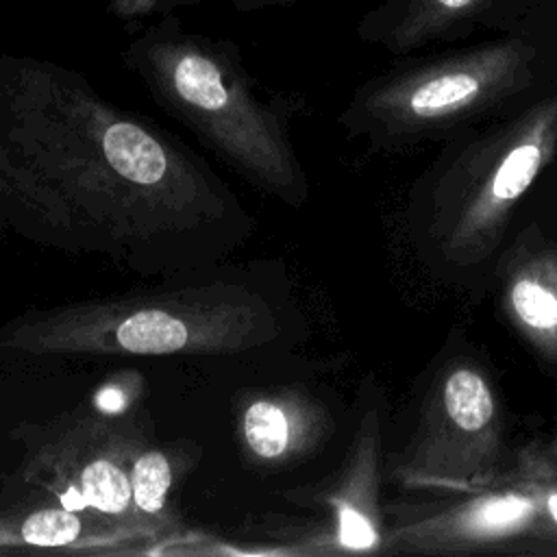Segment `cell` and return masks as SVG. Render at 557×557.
<instances>
[{"instance_id": "cell-6", "label": "cell", "mask_w": 557, "mask_h": 557, "mask_svg": "<svg viewBox=\"0 0 557 557\" xmlns=\"http://www.w3.org/2000/svg\"><path fill=\"white\" fill-rule=\"evenodd\" d=\"M24 448L20 476L50 492L63 507L141 527L131 498V468L152 440L131 411L78 407L44 424H17Z\"/></svg>"}, {"instance_id": "cell-9", "label": "cell", "mask_w": 557, "mask_h": 557, "mask_svg": "<svg viewBox=\"0 0 557 557\" xmlns=\"http://www.w3.org/2000/svg\"><path fill=\"white\" fill-rule=\"evenodd\" d=\"M381 416L376 407L361 413L346 463L318 500L333 516L322 550L370 553L383 544L381 492Z\"/></svg>"}, {"instance_id": "cell-14", "label": "cell", "mask_w": 557, "mask_h": 557, "mask_svg": "<svg viewBox=\"0 0 557 557\" xmlns=\"http://www.w3.org/2000/svg\"><path fill=\"white\" fill-rule=\"evenodd\" d=\"M209 0H109L107 11L124 22H137L150 15H165L176 13L178 9H189ZM235 11L250 13L263 9H285L296 4L298 0H226Z\"/></svg>"}, {"instance_id": "cell-1", "label": "cell", "mask_w": 557, "mask_h": 557, "mask_svg": "<svg viewBox=\"0 0 557 557\" xmlns=\"http://www.w3.org/2000/svg\"><path fill=\"white\" fill-rule=\"evenodd\" d=\"M0 231L139 274L213 268L255 231L235 191L83 72L0 54Z\"/></svg>"}, {"instance_id": "cell-15", "label": "cell", "mask_w": 557, "mask_h": 557, "mask_svg": "<svg viewBox=\"0 0 557 557\" xmlns=\"http://www.w3.org/2000/svg\"><path fill=\"white\" fill-rule=\"evenodd\" d=\"M509 479L557 481V429L531 440L513 453Z\"/></svg>"}, {"instance_id": "cell-11", "label": "cell", "mask_w": 557, "mask_h": 557, "mask_svg": "<svg viewBox=\"0 0 557 557\" xmlns=\"http://www.w3.org/2000/svg\"><path fill=\"white\" fill-rule=\"evenodd\" d=\"M329 426L324 405L292 387L255 394L239 416L244 450L268 468H281L313 453L329 435Z\"/></svg>"}, {"instance_id": "cell-8", "label": "cell", "mask_w": 557, "mask_h": 557, "mask_svg": "<svg viewBox=\"0 0 557 557\" xmlns=\"http://www.w3.org/2000/svg\"><path fill=\"white\" fill-rule=\"evenodd\" d=\"M522 52L490 48L363 89L346 124L394 137L433 128L472 113L513 87L524 72Z\"/></svg>"}, {"instance_id": "cell-16", "label": "cell", "mask_w": 557, "mask_h": 557, "mask_svg": "<svg viewBox=\"0 0 557 557\" xmlns=\"http://www.w3.org/2000/svg\"><path fill=\"white\" fill-rule=\"evenodd\" d=\"M474 0H426L424 2V15L426 17H422L424 20V26H429V24H433V20H440L442 15H448V13H455V11H459V9H466V7H470Z\"/></svg>"}, {"instance_id": "cell-13", "label": "cell", "mask_w": 557, "mask_h": 557, "mask_svg": "<svg viewBox=\"0 0 557 557\" xmlns=\"http://www.w3.org/2000/svg\"><path fill=\"white\" fill-rule=\"evenodd\" d=\"M20 544L22 546H41V548H59L72 546L83 537V520L78 511L67 507H44L17 524Z\"/></svg>"}, {"instance_id": "cell-12", "label": "cell", "mask_w": 557, "mask_h": 557, "mask_svg": "<svg viewBox=\"0 0 557 557\" xmlns=\"http://www.w3.org/2000/svg\"><path fill=\"white\" fill-rule=\"evenodd\" d=\"M183 450L157 446L152 440L137 453L131 468V498L133 509L144 529L165 524L163 511L176 470L183 466Z\"/></svg>"}, {"instance_id": "cell-4", "label": "cell", "mask_w": 557, "mask_h": 557, "mask_svg": "<svg viewBox=\"0 0 557 557\" xmlns=\"http://www.w3.org/2000/svg\"><path fill=\"white\" fill-rule=\"evenodd\" d=\"M555 146L557 100H546L463 148L424 196V224L435 252L455 265L490 257Z\"/></svg>"}, {"instance_id": "cell-3", "label": "cell", "mask_w": 557, "mask_h": 557, "mask_svg": "<svg viewBox=\"0 0 557 557\" xmlns=\"http://www.w3.org/2000/svg\"><path fill=\"white\" fill-rule=\"evenodd\" d=\"M281 333L272 302L246 285L211 281L28 311L0 329V350L50 355H237Z\"/></svg>"}, {"instance_id": "cell-5", "label": "cell", "mask_w": 557, "mask_h": 557, "mask_svg": "<svg viewBox=\"0 0 557 557\" xmlns=\"http://www.w3.org/2000/svg\"><path fill=\"white\" fill-rule=\"evenodd\" d=\"M513 453L485 370L470 359H453L431 379L389 476L407 490L470 492L507 481Z\"/></svg>"}, {"instance_id": "cell-7", "label": "cell", "mask_w": 557, "mask_h": 557, "mask_svg": "<svg viewBox=\"0 0 557 557\" xmlns=\"http://www.w3.org/2000/svg\"><path fill=\"white\" fill-rule=\"evenodd\" d=\"M550 481L507 479L394 511L381 548L418 555L557 553Z\"/></svg>"}, {"instance_id": "cell-2", "label": "cell", "mask_w": 557, "mask_h": 557, "mask_svg": "<svg viewBox=\"0 0 557 557\" xmlns=\"http://www.w3.org/2000/svg\"><path fill=\"white\" fill-rule=\"evenodd\" d=\"M122 63L248 183L292 207L307 200V176L289 139L298 104L289 96L263 98L233 39L189 30L165 13L124 46Z\"/></svg>"}, {"instance_id": "cell-10", "label": "cell", "mask_w": 557, "mask_h": 557, "mask_svg": "<svg viewBox=\"0 0 557 557\" xmlns=\"http://www.w3.org/2000/svg\"><path fill=\"white\" fill-rule=\"evenodd\" d=\"M498 285L509 324L542 361L557 366V246L520 237L500 263Z\"/></svg>"}]
</instances>
